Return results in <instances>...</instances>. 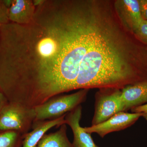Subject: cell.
<instances>
[{
	"instance_id": "cell-4",
	"label": "cell",
	"mask_w": 147,
	"mask_h": 147,
	"mask_svg": "<svg viewBox=\"0 0 147 147\" xmlns=\"http://www.w3.org/2000/svg\"><path fill=\"white\" fill-rule=\"evenodd\" d=\"M95 97L94 113L92 125L101 123L117 113L123 112L121 89H100Z\"/></svg>"
},
{
	"instance_id": "cell-16",
	"label": "cell",
	"mask_w": 147,
	"mask_h": 147,
	"mask_svg": "<svg viewBox=\"0 0 147 147\" xmlns=\"http://www.w3.org/2000/svg\"><path fill=\"white\" fill-rule=\"evenodd\" d=\"M142 18L147 21V0H139Z\"/></svg>"
},
{
	"instance_id": "cell-8",
	"label": "cell",
	"mask_w": 147,
	"mask_h": 147,
	"mask_svg": "<svg viewBox=\"0 0 147 147\" xmlns=\"http://www.w3.org/2000/svg\"><path fill=\"white\" fill-rule=\"evenodd\" d=\"M123 111L147 103V80L128 85L121 89Z\"/></svg>"
},
{
	"instance_id": "cell-17",
	"label": "cell",
	"mask_w": 147,
	"mask_h": 147,
	"mask_svg": "<svg viewBox=\"0 0 147 147\" xmlns=\"http://www.w3.org/2000/svg\"><path fill=\"white\" fill-rule=\"evenodd\" d=\"M7 102L8 101L7 100L6 98L4 96L2 93L0 92V112L2 109L3 107Z\"/></svg>"
},
{
	"instance_id": "cell-18",
	"label": "cell",
	"mask_w": 147,
	"mask_h": 147,
	"mask_svg": "<svg viewBox=\"0 0 147 147\" xmlns=\"http://www.w3.org/2000/svg\"><path fill=\"white\" fill-rule=\"evenodd\" d=\"M12 1L13 0H4L3 1V2L5 5L9 9L11 5Z\"/></svg>"
},
{
	"instance_id": "cell-7",
	"label": "cell",
	"mask_w": 147,
	"mask_h": 147,
	"mask_svg": "<svg viewBox=\"0 0 147 147\" xmlns=\"http://www.w3.org/2000/svg\"><path fill=\"white\" fill-rule=\"evenodd\" d=\"M82 108L81 105L66 115V124L68 125L73 131V147H99L96 144L91 134L86 132L80 125L82 117Z\"/></svg>"
},
{
	"instance_id": "cell-11",
	"label": "cell",
	"mask_w": 147,
	"mask_h": 147,
	"mask_svg": "<svg viewBox=\"0 0 147 147\" xmlns=\"http://www.w3.org/2000/svg\"><path fill=\"white\" fill-rule=\"evenodd\" d=\"M66 124L61 125L56 131L45 134L40 139L38 147H73L67 135Z\"/></svg>"
},
{
	"instance_id": "cell-1",
	"label": "cell",
	"mask_w": 147,
	"mask_h": 147,
	"mask_svg": "<svg viewBox=\"0 0 147 147\" xmlns=\"http://www.w3.org/2000/svg\"><path fill=\"white\" fill-rule=\"evenodd\" d=\"M80 35L66 0H44L32 21L0 26V91L9 102L34 108L73 90Z\"/></svg>"
},
{
	"instance_id": "cell-13",
	"label": "cell",
	"mask_w": 147,
	"mask_h": 147,
	"mask_svg": "<svg viewBox=\"0 0 147 147\" xmlns=\"http://www.w3.org/2000/svg\"><path fill=\"white\" fill-rule=\"evenodd\" d=\"M133 34L140 42L147 46V21L143 20Z\"/></svg>"
},
{
	"instance_id": "cell-2",
	"label": "cell",
	"mask_w": 147,
	"mask_h": 147,
	"mask_svg": "<svg viewBox=\"0 0 147 147\" xmlns=\"http://www.w3.org/2000/svg\"><path fill=\"white\" fill-rule=\"evenodd\" d=\"M88 91L84 89L71 94L57 96L36 106L34 122L55 119L71 112L86 101Z\"/></svg>"
},
{
	"instance_id": "cell-5",
	"label": "cell",
	"mask_w": 147,
	"mask_h": 147,
	"mask_svg": "<svg viewBox=\"0 0 147 147\" xmlns=\"http://www.w3.org/2000/svg\"><path fill=\"white\" fill-rule=\"evenodd\" d=\"M141 117L142 115L139 113L121 112L101 123L84 128L88 133H96L103 138L109 133L121 131L131 126Z\"/></svg>"
},
{
	"instance_id": "cell-6",
	"label": "cell",
	"mask_w": 147,
	"mask_h": 147,
	"mask_svg": "<svg viewBox=\"0 0 147 147\" xmlns=\"http://www.w3.org/2000/svg\"><path fill=\"white\" fill-rule=\"evenodd\" d=\"M115 8L121 22L128 31L133 34L143 19L139 0H119L115 3Z\"/></svg>"
},
{
	"instance_id": "cell-15",
	"label": "cell",
	"mask_w": 147,
	"mask_h": 147,
	"mask_svg": "<svg viewBox=\"0 0 147 147\" xmlns=\"http://www.w3.org/2000/svg\"><path fill=\"white\" fill-rule=\"evenodd\" d=\"M132 113H139L147 121V103L131 109Z\"/></svg>"
},
{
	"instance_id": "cell-14",
	"label": "cell",
	"mask_w": 147,
	"mask_h": 147,
	"mask_svg": "<svg viewBox=\"0 0 147 147\" xmlns=\"http://www.w3.org/2000/svg\"><path fill=\"white\" fill-rule=\"evenodd\" d=\"M8 10L4 4L3 1H0V26L9 23Z\"/></svg>"
},
{
	"instance_id": "cell-20",
	"label": "cell",
	"mask_w": 147,
	"mask_h": 147,
	"mask_svg": "<svg viewBox=\"0 0 147 147\" xmlns=\"http://www.w3.org/2000/svg\"><path fill=\"white\" fill-rule=\"evenodd\" d=\"M0 92H1V91H0Z\"/></svg>"
},
{
	"instance_id": "cell-10",
	"label": "cell",
	"mask_w": 147,
	"mask_h": 147,
	"mask_svg": "<svg viewBox=\"0 0 147 147\" xmlns=\"http://www.w3.org/2000/svg\"><path fill=\"white\" fill-rule=\"evenodd\" d=\"M36 7L31 0H13L8 10L9 21L21 25L32 21Z\"/></svg>"
},
{
	"instance_id": "cell-9",
	"label": "cell",
	"mask_w": 147,
	"mask_h": 147,
	"mask_svg": "<svg viewBox=\"0 0 147 147\" xmlns=\"http://www.w3.org/2000/svg\"><path fill=\"white\" fill-rule=\"evenodd\" d=\"M66 115L55 119L34 122L32 130L24 135L22 147H38L40 139L50 129L66 124Z\"/></svg>"
},
{
	"instance_id": "cell-19",
	"label": "cell",
	"mask_w": 147,
	"mask_h": 147,
	"mask_svg": "<svg viewBox=\"0 0 147 147\" xmlns=\"http://www.w3.org/2000/svg\"><path fill=\"white\" fill-rule=\"evenodd\" d=\"M44 1V0H34V1H32V2L34 5L35 7H36L42 4Z\"/></svg>"
},
{
	"instance_id": "cell-3",
	"label": "cell",
	"mask_w": 147,
	"mask_h": 147,
	"mask_svg": "<svg viewBox=\"0 0 147 147\" xmlns=\"http://www.w3.org/2000/svg\"><path fill=\"white\" fill-rule=\"evenodd\" d=\"M35 117L34 108L8 102L0 112V130L16 131L24 135L32 128Z\"/></svg>"
},
{
	"instance_id": "cell-12",
	"label": "cell",
	"mask_w": 147,
	"mask_h": 147,
	"mask_svg": "<svg viewBox=\"0 0 147 147\" xmlns=\"http://www.w3.org/2000/svg\"><path fill=\"white\" fill-rule=\"evenodd\" d=\"M24 135L18 131L0 130V147H22Z\"/></svg>"
}]
</instances>
